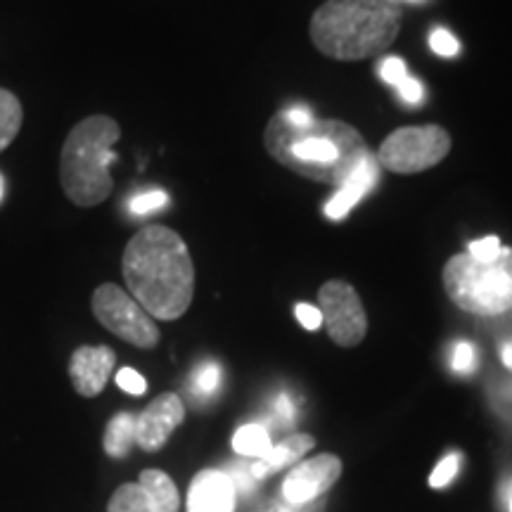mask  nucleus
Here are the masks:
<instances>
[{
    "label": "nucleus",
    "instance_id": "0eeeda50",
    "mask_svg": "<svg viewBox=\"0 0 512 512\" xmlns=\"http://www.w3.org/2000/svg\"><path fill=\"white\" fill-rule=\"evenodd\" d=\"M91 311L102 328L138 349H155L159 337H162L157 320L131 294L114 283H102L100 287H95Z\"/></svg>",
    "mask_w": 512,
    "mask_h": 512
},
{
    "label": "nucleus",
    "instance_id": "aec40b11",
    "mask_svg": "<svg viewBox=\"0 0 512 512\" xmlns=\"http://www.w3.org/2000/svg\"><path fill=\"white\" fill-rule=\"evenodd\" d=\"M219 384H221V366L214 361L200 363V366L195 368V373H192V380H190L192 394H197L200 399H209L211 394H216Z\"/></svg>",
    "mask_w": 512,
    "mask_h": 512
},
{
    "label": "nucleus",
    "instance_id": "39448f33",
    "mask_svg": "<svg viewBox=\"0 0 512 512\" xmlns=\"http://www.w3.org/2000/svg\"><path fill=\"white\" fill-rule=\"evenodd\" d=\"M444 290L460 311L472 316H501L512 309V247H503L489 261L456 254L446 261Z\"/></svg>",
    "mask_w": 512,
    "mask_h": 512
},
{
    "label": "nucleus",
    "instance_id": "412c9836",
    "mask_svg": "<svg viewBox=\"0 0 512 512\" xmlns=\"http://www.w3.org/2000/svg\"><path fill=\"white\" fill-rule=\"evenodd\" d=\"M460 453H448V456L441 460V463L434 467L432 477H430V486L432 489H444V486H448L453 482V479L458 477L460 472Z\"/></svg>",
    "mask_w": 512,
    "mask_h": 512
},
{
    "label": "nucleus",
    "instance_id": "6ab92c4d",
    "mask_svg": "<svg viewBox=\"0 0 512 512\" xmlns=\"http://www.w3.org/2000/svg\"><path fill=\"white\" fill-rule=\"evenodd\" d=\"M271 434L261 425H245L233 434V448L235 453L249 458H264L271 451Z\"/></svg>",
    "mask_w": 512,
    "mask_h": 512
},
{
    "label": "nucleus",
    "instance_id": "9b49d317",
    "mask_svg": "<svg viewBox=\"0 0 512 512\" xmlns=\"http://www.w3.org/2000/svg\"><path fill=\"white\" fill-rule=\"evenodd\" d=\"M117 366V354L107 344H83L69 358V380H72L74 392L83 399H95L105 392L107 382Z\"/></svg>",
    "mask_w": 512,
    "mask_h": 512
},
{
    "label": "nucleus",
    "instance_id": "473e14b6",
    "mask_svg": "<svg viewBox=\"0 0 512 512\" xmlns=\"http://www.w3.org/2000/svg\"><path fill=\"white\" fill-rule=\"evenodd\" d=\"M3 192H5V178L0 174V202H3Z\"/></svg>",
    "mask_w": 512,
    "mask_h": 512
},
{
    "label": "nucleus",
    "instance_id": "f704fd0d",
    "mask_svg": "<svg viewBox=\"0 0 512 512\" xmlns=\"http://www.w3.org/2000/svg\"><path fill=\"white\" fill-rule=\"evenodd\" d=\"M508 505H510V512H512V491H510V496H508Z\"/></svg>",
    "mask_w": 512,
    "mask_h": 512
},
{
    "label": "nucleus",
    "instance_id": "4be33fe9",
    "mask_svg": "<svg viewBox=\"0 0 512 512\" xmlns=\"http://www.w3.org/2000/svg\"><path fill=\"white\" fill-rule=\"evenodd\" d=\"M166 202H169V195H166L164 190H145V192H138L128 207H131L133 214L145 216V214H152V211L166 207Z\"/></svg>",
    "mask_w": 512,
    "mask_h": 512
},
{
    "label": "nucleus",
    "instance_id": "f03ea898",
    "mask_svg": "<svg viewBox=\"0 0 512 512\" xmlns=\"http://www.w3.org/2000/svg\"><path fill=\"white\" fill-rule=\"evenodd\" d=\"M264 147L268 157L283 169L328 185H344L373 155L356 126L339 119H311L299 124L287 107L266 124Z\"/></svg>",
    "mask_w": 512,
    "mask_h": 512
},
{
    "label": "nucleus",
    "instance_id": "393cba45",
    "mask_svg": "<svg viewBox=\"0 0 512 512\" xmlns=\"http://www.w3.org/2000/svg\"><path fill=\"white\" fill-rule=\"evenodd\" d=\"M117 384H119V389H124V392L131 396H143L147 389L145 377L133 368H121L117 373Z\"/></svg>",
    "mask_w": 512,
    "mask_h": 512
},
{
    "label": "nucleus",
    "instance_id": "a211bd4d",
    "mask_svg": "<svg viewBox=\"0 0 512 512\" xmlns=\"http://www.w3.org/2000/svg\"><path fill=\"white\" fill-rule=\"evenodd\" d=\"M107 512H155V503L143 484H121L107 503Z\"/></svg>",
    "mask_w": 512,
    "mask_h": 512
},
{
    "label": "nucleus",
    "instance_id": "2f4dec72",
    "mask_svg": "<svg viewBox=\"0 0 512 512\" xmlns=\"http://www.w3.org/2000/svg\"><path fill=\"white\" fill-rule=\"evenodd\" d=\"M501 358H503L505 366L512 370V339H508V342H505L501 347Z\"/></svg>",
    "mask_w": 512,
    "mask_h": 512
},
{
    "label": "nucleus",
    "instance_id": "20e7f679",
    "mask_svg": "<svg viewBox=\"0 0 512 512\" xmlns=\"http://www.w3.org/2000/svg\"><path fill=\"white\" fill-rule=\"evenodd\" d=\"M121 138L117 119L93 114L79 121L64 138L60 152V183L67 200L81 209L98 207L112 195L110 166L117 162L114 145Z\"/></svg>",
    "mask_w": 512,
    "mask_h": 512
},
{
    "label": "nucleus",
    "instance_id": "f8f14e48",
    "mask_svg": "<svg viewBox=\"0 0 512 512\" xmlns=\"http://www.w3.org/2000/svg\"><path fill=\"white\" fill-rule=\"evenodd\" d=\"M238 491L223 470H202L190 482L188 512H233Z\"/></svg>",
    "mask_w": 512,
    "mask_h": 512
},
{
    "label": "nucleus",
    "instance_id": "423d86ee",
    "mask_svg": "<svg viewBox=\"0 0 512 512\" xmlns=\"http://www.w3.org/2000/svg\"><path fill=\"white\" fill-rule=\"evenodd\" d=\"M451 145V133L439 124L403 126L382 140L375 159L392 174L413 176L444 162Z\"/></svg>",
    "mask_w": 512,
    "mask_h": 512
},
{
    "label": "nucleus",
    "instance_id": "a878e982",
    "mask_svg": "<svg viewBox=\"0 0 512 512\" xmlns=\"http://www.w3.org/2000/svg\"><path fill=\"white\" fill-rule=\"evenodd\" d=\"M501 249H503L501 238H496V235H486V238L472 242V245L467 247V254L475 256V259L489 261V259H494V256H498Z\"/></svg>",
    "mask_w": 512,
    "mask_h": 512
},
{
    "label": "nucleus",
    "instance_id": "9d476101",
    "mask_svg": "<svg viewBox=\"0 0 512 512\" xmlns=\"http://www.w3.org/2000/svg\"><path fill=\"white\" fill-rule=\"evenodd\" d=\"M339 475H342V460L332 453H320L292 467L283 482V498L290 505L311 503L313 498L330 491Z\"/></svg>",
    "mask_w": 512,
    "mask_h": 512
},
{
    "label": "nucleus",
    "instance_id": "2eb2a0df",
    "mask_svg": "<svg viewBox=\"0 0 512 512\" xmlns=\"http://www.w3.org/2000/svg\"><path fill=\"white\" fill-rule=\"evenodd\" d=\"M102 446L110 458H126L131 448L136 446V415L133 413H117L107 422Z\"/></svg>",
    "mask_w": 512,
    "mask_h": 512
},
{
    "label": "nucleus",
    "instance_id": "7c9ffc66",
    "mask_svg": "<svg viewBox=\"0 0 512 512\" xmlns=\"http://www.w3.org/2000/svg\"><path fill=\"white\" fill-rule=\"evenodd\" d=\"M275 415H280L285 422L294 420V403L290 399V394H280L278 399H275Z\"/></svg>",
    "mask_w": 512,
    "mask_h": 512
},
{
    "label": "nucleus",
    "instance_id": "4468645a",
    "mask_svg": "<svg viewBox=\"0 0 512 512\" xmlns=\"http://www.w3.org/2000/svg\"><path fill=\"white\" fill-rule=\"evenodd\" d=\"M313 446H316V439H313L311 434H290V437L280 441V444L271 446V451H268L264 458L247 465L249 475H252L254 482H261V479L275 475V472H280L283 467L299 463V460L304 458V453H309Z\"/></svg>",
    "mask_w": 512,
    "mask_h": 512
},
{
    "label": "nucleus",
    "instance_id": "b1692460",
    "mask_svg": "<svg viewBox=\"0 0 512 512\" xmlns=\"http://www.w3.org/2000/svg\"><path fill=\"white\" fill-rule=\"evenodd\" d=\"M430 48L441 57H456L460 50V43L453 38L451 31L446 29H434L430 36Z\"/></svg>",
    "mask_w": 512,
    "mask_h": 512
},
{
    "label": "nucleus",
    "instance_id": "f257e3e1",
    "mask_svg": "<svg viewBox=\"0 0 512 512\" xmlns=\"http://www.w3.org/2000/svg\"><path fill=\"white\" fill-rule=\"evenodd\" d=\"M126 292L155 320H178L195 297V261L176 230L150 223L121 256Z\"/></svg>",
    "mask_w": 512,
    "mask_h": 512
},
{
    "label": "nucleus",
    "instance_id": "6e6552de",
    "mask_svg": "<svg viewBox=\"0 0 512 512\" xmlns=\"http://www.w3.org/2000/svg\"><path fill=\"white\" fill-rule=\"evenodd\" d=\"M318 309L323 325L337 347H358L368 335L366 306L356 287L347 280H328L318 290Z\"/></svg>",
    "mask_w": 512,
    "mask_h": 512
},
{
    "label": "nucleus",
    "instance_id": "7ed1b4c3",
    "mask_svg": "<svg viewBox=\"0 0 512 512\" xmlns=\"http://www.w3.org/2000/svg\"><path fill=\"white\" fill-rule=\"evenodd\" d=\"M401 19L399 0H325L313 12L309 34L318 53L330 60L358 62L392 46Z\"/></svg>",
    "mask_w": 512,
    "mask_h": 512
},
{
    "label": "nucleus",
    "instance_id": "c85d7f7f",
    "mask_svg": "<svg viewBox=\"0 0 512 512\" xmlns=\"http://www.w3.org/2000/svg\"><path fill=\"white\" fill-rule=\"evenodd\" d=\"M399 93H401V98L408 102V105H418V102L425 98L422 83L418 79H413V76H406V79L399 83Z\"/></svg>",
    "mask_w": 512,
    "mask_h": 512
},
{
    "label": "nucleus",
    "instance_id": "dca6fc26",
    "mask_svg": "<svg viewBox=\"0 0 512 512\" xmlns=\"http://www.w3.org/2000/svg\"><path fill=\"white\" fill-rule=\"evenodd\" d=\"M138 484H143L147 494L152 496V503H155V512H178L181 510V496H178V489L166 472L162 470H143L140 472Z\"/></svg>",
    "mask_w": 512,
    "mask_h": 512
},
{
    "label": "nucleus",
    "instance_id": "1a4fd4ad",
    "mask_svg": "<svg viewBox=\"0 0 512 512\" xmlns=\"http://www.w3.org/2000/svg\"><path fill=\"white\" fill-rule=\"evenodd\" d=\"M185 420V403L178 394H159L150 406L136 415V446L145 453H157L166 446Z\"/></svg>",
    "mask_w": 512,
    "mask_h": 512
},
{
    "label": "nucleus",
    "instance_id": "72a5a7b5",
    "mask_svg": "<svg viewBox=\"0 0 512 512\" xmlns=\"http://www.w3.org/2000/svg\"><path fill=\"white\" fill-rule=\"evenodd\" d=\"M266 512H285L283 508H280V505H273V508H268Z\"/></svg>",
    "mask_w": 512,
    "mask_h": 512
},
{
    "label": "nucleus",
    "instance_id": "c756f323",
    "mask_svg": "<svg viewBox=\"0 0 512 512\" xmlns=\"http://www.w3.org/2000/svg\"><path fill=\"white\" fill-rule=\"evenodd\" d=\"M233 479L235 491H242V494H249V489L254 486V479L249 475V467L247 465H233V472L228 475Z\"/></svg>",
    "mask_w": 512,
    "mask_h": 512
},
{
    "label": "nucleus",
    "instance_id": "5701e85b",
    "mask_svg": "<svg viewBox=\"0 0 512 512\" xmlns=\"http://www.w3.org/2000/svg\"><path fill=\"white\" fill-rule=\"evenodd\" d=\"M451 366H453V370H456V373H460V375L475 373V368H477V349H475V344H470V342H458L456 347H453Z\"/></svg>",
    "mask_w": 512,
    "mask_h": 512
},
{
    "label": "nucleus",
    "instance_id": "bb28decb",
    "mask_svg": "<svg viewBox=\"0 0 512 512\" xmlns=\"http://www.w3.org/2000/svg\"><path fill=\"white\" fill-rule=\"evenodd\" d=\"M380 76L387 83H392V86H399V83L408 76L406 62H403L401 57H387V60L380 64Z\"/></svg>",
    "mask_w": 512,
    "mask_h": 512
},
{
    "label": "nucleus",
    "instance_id": "ddd939ff",
    "mask_svg": "<svg viewBox=\"0 0 512 512\" xmlns=\"http://www.w3.org/2000/svg\"><path fill=\"white\" fill-rule=\"evenodd\" d=\"M377 176H380V164H377L375 155H370L366 162L358 166L354 174L344 181V185H339V190L332 195V200L325 204V214H328L332 221L344 219V216L356 207L358 200L375 188Z\"/></svg>",
    "mask_w": 512,
    "mask_h": 512
},
{
    "label": "nucleus",
    "instance_id": "f3484780",
    "mask_svg": "<svg viewBox=\"0 0 512 512\" xmlns=\"http://www.w3.org/2000/svg\"><path fill=\"white\" fill-rule=\"evenodd\" d=\"M24 124V107L8 88H0V152L15 143Z\"/></svg>",
    "mask_w": 512,
    "mask_h": 512
},
{
    "label": "nucleus",
    "instance_id": "cd10ccee",
    "mask_svg": "<svg viewBox=\"0 0 512 512\" xmlns=\"http://www.w3.org/2000/svg\"><path fill=\"white\" fill-rule=\"evenodd\" d=\"M294 316H297V320L304 325L306 330H318L320 325H323V316H320L318 306L297 304L294 306Z\"/></svg>",
    "mask_w": 512,
    "mask_h": 512
}]
</instances>
